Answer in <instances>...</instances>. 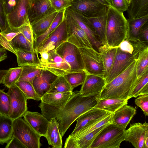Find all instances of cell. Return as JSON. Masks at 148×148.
Returning <instances> with one entry per match:
<instances>
[{
    "label": "cell",
    "mask_w": 148,
    "mask_h": 148,
    "mask_svg": "<svg viewBox=\"0 0 148 148\" xmlns=\"http://www.w3.org/2000/svg\"><path fill=\"white\" fill-rule=\"evenodd\" d=\"M97 103L96 96H83L79 91L73 92L66 103L55 107L41 101L38 106L41 114L49 121L55 118L63 136L71 125L82 114L94 108Z\"/></svg>",
    "instance_id": "6da1fadb"
},
{
    "label": "cell",
    "mask_w": 148,
    "mask_h": 148,
    "mask_svg": "<svg viewBox=\"0 0 148 148\" xmlns=\"http://www.w3.org/2000/svg\"><path fill=\"white\" fill-rule=\"evenodd\" d=\"M135 60L123 72L105 84L98 99H120L128 100L139 79L137 77Z\"/></svg>",
    "instance_id": "7a4b0ae2"
},
{
    "label": "cell",
    "mask_w": 148,
    "mask_h": 148,
    "mask_svg": "<svg viewBox=\"0 0 148 148\" xmlns=\"http://www.w3.org/2000/svg\"><path fill=\"white\" fill-rule=\"evenodd\" d=\"M128 27L123 13L110 6L107 13L106 31V44L110 47H117L127 39Z\"/></svg>",
    "instance_id": "3957f363"
},
{
    "label": "cell",
    "mask_w": 148,
    "mask_h": 148,
    "mask_svg": "<svg viewBox=\"0 0 148 148\" xmlns=\"http://www.w3.org/2000/svg\"><path fill=\"white\" fill-rule=\"evenodd\" d=\"M125 129L112 123L108 124L100 132L90 148H119L125 140Z\"/></svg>",
    "instance_id": "277c9868"
},
{
    "label": "cell",
    "mask_w": 148,
    "mask_h": 148,
    "mask_svg": "<svg viewBox=\"0 0 148 148\" xmlns=\"http://www.w3.org/2000/svg\"><path fill=\"white\" fill-rule=\"evenodd\" d=\"M13 136L17 138L26 148H40L42 136L22 117L14 121Z\"/></svg>",
    "instance_id": "5b68a950"
},
{
    "label": "cell",
    "mask_w": 148,
    "mask_h": 148,
    "mask_svg": "<svg viewBox=\"0 0 148 148\" xmlns=\"http://www.w3.org/2000/svg\"><path fill=\"white\" fill-rule=\"evenodd\" d=\"M54 50L70 66L68 73L84 70L83 58L78 47L66 41Z\"/></svg>",
    "instance_id": "8992f818"
},
{
    "label": "cell",
    "mask_w": 148,
    "mask_h": 148,
    "mask_svg": "<svg viewBox=\"0 0 148 148\" xmlns=\"http://www.w3.org/2000/svg\"><path fill=\"white\" fill-rule=\"evenodd\" d=\"M108 0H73L68 8L87 18L96 16L110 6Z\"/></svg>",
    "instance_id": "52a82bcc"
},
{
    "label": "cell",
    "mask_w": 148,
    "mask_h": 148,
    "mask_svg": "<svg viewBox=\"0 0 148 148\" xmlns=\"http://www.w3.org/2000/svg\"><path fill=\"white\" fill-rule=\"evenodd\" d=\"M67 34V41L79 48H92L84 31L66 10L64 13Z\"/></svg>",
    "instance_id": "ba28073f"
},
{
    "label": "cell",
    "mask_w": 148,
    "mask_h": 148,
    "mask_svg": "<svg viewBox=\"0 0 148 148\" xmlns=\"http://www.w3.org/2000/svg\"><path fill=\"white\" fill-rule=\"evenodd\" d=\"M10 108L8 116L13 121L22 117L27 110V99L21 90L15 85L8 88Z\"/></svg>",
    "instance_id": "9c48e42d"
},
{
    "label": "cell",
    "mask_w": 148,
    "mask_h": 148,
    "mask_svg": "<svg viewBox=\"0 0 148 148\" xmlns=\"http://www.w3.org/2000/svg\"><path fill=\"white\" fill-rule=\"evenodd\" d=\"M86 73L104 78V67L100 53L92 48H79Z\"/></svg>",
    "instance_id": "30bf717a"
},
{
    "label": "cell",
    "mask_w": 148,
    "mask_h": 148,
    "mask_svg": "<svg viewBox=\"0 0 148 148\" xmlns=\"http://www.w3.org/2000/svg\"><path fill=\"white\" fill-rule=\"evenodd\" d=\"M67 34L65 18L52 33L40 45L37 49L38 54L42 51L48 52L55 50L67 41Z\"/></svg>",
    "instance_id": "8fae6325"
},
{
    "label": "cell",
    "mask_w": 148,
    "mask_h": 148,
    "mask_svg": "<svg viewBox=\"0 0 148 148\" xmlns=\"http://www.w3.org/2000/svg\"><path fill=\"white\" fill-rule=\"evenodd\" d=\"M56 11L50 0H29L27 15L30 25Z\"/></svg>",
    "instance_id": "7c38bea8"
},
{
    "label": "cell",
    "mask_w": 148,
    "mask_h": 148,
    "mask_svg": "<svg viewBox=\"0 0 148 148\" xmlns=\"http://www.w3.org/2000/svg\"><path fill=\"white\" fill-rule=\"evenodd\" d=\"M135 60L132 54L123 51L117 47L112 67L105 79L106 84L108 83L121 73Z\"/></svg>",
    "instance_id": "4fadbf2b"
},
{
    "label": "cell",
    "mask_w": 148,
    "mask_h": 148,
    "mask_svg": "<svg viewBox=\"0 0 148 148\" xmlns=\"http://www.w3.org/2000/svg\"><path fill=\"white\" fill-rule=\"evenodd\" d=\"M29 0H20L15 8L7 15L11 28H18L24 25H30L27 13Z\"/></svg>",
    "instance_id": "5bb4252c"
},
{
    "label": "cell",
    "mask_w": 148,
    "mask_h": 148,
    "mask_svg": "<svg viewBox=\"0 0 148 148\" xmlns=\"http://www.w3.org/2000/svg\"><path fill=\"white\" fill-rule=\"evenodd\" d=\"M112 113L105 110L94 108L84 113L76 120L77 123L72 136L83 128L99 121Z\"/></svg>",
    "instance_id": "9a60e30c"
},
{
    "label": "cell",
    "mask_w": 148,
    "mask_h": 148,
    "mask_svg": "<svg viewBox=\"0 0 148 148\" xmlns=\"http://www.w3.org/2000/svg\"><path fill=\"white\" fill-rule=\"evenodd\" d=\"M49 57L47 62L40 63L38 66L40 69L47 70L58 76H64L70 69L69 65L54 50L48 51Z\"/></svg>",
    "instance_id": "2e32d148"
},
{
    "label": "cell",
    "mask_w": 148,
    "mask_h": 148,
    "mask_svg": "<svg viewBox=\"0 0 148 148\" xmlns=\"http://www.w3.org/2000/svg\"><path fill=\"white\" fill-rule=\"evenodd\" d=\"M148 134V123H135L131 124L125 131V140L130 143L136 148H144V141Z\"/></svg>",
    "instance_id": "e0dca14e"
},
{
    "label": "cell",
    "mask_w": 148,
    "mask_h": 148,
    "mask_svg": "<svg viewBox=\"0 0 148 148\" xmlns=\"http://www.w3.org/2000/svg\"><path fill=\"white\" fill-rule=\"evenodd\" d=\"M106 84L104 78L86 73L79 92L83 96H97L101 93Z\"/></svg>",
    "instance_id": "ac0fdd59"
},
{
    "label": "cell",
    "mask_w": 148,
    "mask_h": 148,
    "mask_svg": "<svg viewBox=\"0 0 148 148\" xmlns=\"http://www.w3.org/2000/svg\"><path fill=\"white\" fill-rule=\"evenodd\" d=\"M108 8H106L96 16L90 18L84 17L89 27L102 45L106 44V31Z\"/></svg>",
    "instance_id": "d6986e66"
},
{
    "label": "cell",
    "mask_w": 148,
    "mask_h": 148,
    "mask_svg": "<svg viewBox=\"0 0 148 148\" xmlns=\"http://www.w3.org/2000/svg\"><path fill=\"white\" fill-rule=\"evenodd\" d=\"M58 77L47 70L42 69L40 73L35 77L32 84L40 98L47 92L51 85Z\"/></svg>",
    "instance_id": "ffe728a7"
},
{
    "label": "cell",
    "mask_w": 148,
    "mask_h": 148,
    "mask_svg": "<svg viewBox=\"0 0 148 148\" xmlns=\"http://www.w3.org/2000/svg\"><path fill=\"white\" fill-rule=\"evenodd\" d=\"M23 116L35 131L42 136H45L49 121L42 114L27 110Z\"/></svg>",
    "instance_id": "44dd1931"
},
{
    "label": "cell",
    "mask_w": 148,
    "mask_h": 148,
    "mask_svg": "<svg viewBox=\"0 0 148 148\" xmlns=\"http://www.w3.org/2000/svg\"><path fill=\"white\" fill-rule=\"evenodd\" d=\"M127 104L123 106L113 113L112 122L125 129L136 112L135 108Z\"/></svg>",
    "instance_id": "7402d4cb"
},
{
    "label": "cell",
    "mask_w": 148,
    "mask_h": 148,
    "mask_svg": "<svg viewBox=\"0 0 148 148\" xmlns=\"http://www.w3.org/2000/svg\"><path fill=\"white\" fill-rule=\"evenodd\" d=\"M66 10L84 31L90 42L92 48L99 52V48L102 45L89 27L84 17L69 8L66 9Z\"/></svg>",
    "instance_id": "603a6c76"
},
{
    "label": "cell",
    "mask_w": 148,
    "mask_h": 148,
    "mask_svg": "<svg viewBox=\"0 0 148 148\" xmlns=\"http://www.w3.org/2000/svg\"><path fill=\"white\" fill-rule=\"evenodd\" d=\"M45 137L47 139L49 144L53 148L62 147V136L60 132L59 124L55 118H52L49 121Z\"/></svg>",
    "instance_id": "cb8c5ba5"
},
{
    "label": "cell",
    "mask_w": 148,
    "mask_h": 148,
    "mask_svg": "<svg viewBox=\"0 0 148 148\" xmlns=\"http://www.w3.org/2000/svg\"><path fill=\"white\" fill-rule=\"evenodd\" d=\"M117 47H110L107 44L101 45L99 49L101 55L104 67V78L108 76L112 67Z\"/></svg>",
    "instance_id": "d4e9b609"
},
{
    "label": "cell",
    "mask_w": 148,
    "mask_h": 148,
    "mask_svg": "<svg viewBox=\"0 0 148 148\" xmlns=\"http://www.w3.org/2000/svg\"><path fill=\"white\" fill-rule=\"evenodd\" d=\"M128 31L127 39L132 42L138 41L139 32L142 27L148 22V14L136 18H129L127 19Z\"/></svg>",
    "instance_id": "484cf974"
},
{
    "label": "cell",
    "mask_w": 148,
    "mask_h": 148,
    "mask_svg": "<svg viewBox=\"0 0 148 148\" xmlns=\"http://www.w3.org/2000/svg\"><path fill=\"white\" fill-rule=\"evenodd\" d=\"M73 92H47L41 98L40 100L45 103L55 107H60L66 103Z\"/></svg>",
    "instance_id": "4316f807"
},
{
    "label": "cell",
    "mask_w": 148,
    "mask_h": 148,
    "mask_svg": "<svg viewBox=\"0 0 148 148\" xmlns=\"http://www.w3.org/2000/svg\"><path fill=\"white\" fill-rule=\"evenodd\" d=\"M16 56L18 66L21 67L25 64L38 66L40 62V59L37 51H29L21 49L14 48Z\"/></svg>",
    "instance_id": "83f0119b"
},
{
    "label": "cell",
    "mask_w": 148,
    "mask_h": 148,
    "mask_svg": "<svg viewBox=\"0 0 148 148\" xmlns=\"http://www.w3.org/2000/svg\"><path fill=\"white\" fill-rule=\"evenodd\" d=\"M127 11L129 18H136L148 14V0H131Z\"/></svg>",
    "instance_id": "f1b7e54d"
},
{
    "label": "cell",
    "mask_w": 148,
    "mask_h": 148,
    "mask_svg": "<svg viewBox=\"0 0 148 148\" xmlns=\"http://www.w3.org/2000/svg\"><path fill=\"white\" fill-rule=\"evenodd\" d=\"M14 121L8 116L0 117V144L6 143L12 138L13 134Z\"/></svg>",
    "instance_id": "f546056e"
},
{
    "label": "cell",
    "mask_w": 148,
    "mask_h": 148,
    "mask_svg": "<svg viewBox=\"0 0 148 148\" xmlns=\"http://www.w3.org/2000/svg\"><path fill=\"white\" fill-rule=\"evenodd\" d=\"M127 102L128 100L120 99H97V103L94 108L113 113L123 106L127 104Z\"/></svg>",
    "instance_id": "4dcf8cb0"
},
{
    "label": "cell",
    "mask_w": 148,
    "mask_h": 148,
    "mask_svg": "<svg viewBox=\"0 0 148 148\" xmlns=\"http://www.w3.org/2000/svg\"><path fill=\"white\" fill-rule=\"evenodd\" d=\"M65 10L58 12L49 28L44 33L35 39L34 48L37 51L38 47L42 42L47 38L63 21L64 18Z\"/></svg>",
    "instance_id": "1f68e13d"
},
{
    "label": "cell",
    "mask_w": 148,
    "mask_h": 148,
    "mask_svg": "<svg viewBox=\"0 0 148 148\" xmlns=\"http://www.w3.org/2000/svg\"><path fill=\"white\" fill-rule=\"evenodd\" d=\"M58 12H54L31 25L35 39L49 28Z\"/></svg>",
    "instance_id": "d6a6232c"
},
{
    "label": "cell",
    "mask_w": 148,
    "mask_h": 148,
    "mask_svg": "<svg viewBox=\"0 0 148 148\" xmlns=\"http://www.w3.org/2000/svg\"><path fill=\"white\" fill-rule=\"evenodd\" d=\"M108 124L78 138H73L70 136L75 144L76 148H90L97 136Z\"/></svg>",
    "instance_id": "836d02e7"
},
{
    "label": "cell",
    "mask_w": 148,
    "mask_h": 148,
    "mask_svg": "<svg viewBox=\"0 0 148 148\" xmlns=\"http://www.w3.org/2000/svg\"><path fill=\"white\" fill-rule=\"evenodd\" d=\"M136 60V76L139 79L145 71L148 69V46H145L140 50Z\"/></svg>",
    "instance_id": "e575fe53"
},
{
    "label": "cell",
    "mask_w": 148,
    "mask_h": 148,
    "mask_svg": "<svg viewBox=\"0 0 148 148\" xmlns=\"http://www.w3.org/2000/svg\"><path fill=\"white\" fill-rule=\"evenodd\" d=\"M148 94V69L145 72L139 80L131 94V98Z\"/></svg>",
    "instance_id": "d590c367"
},
{
    "label": "cell",
    "mask_w": 148,
    "mask_h": 148,
    "mask_svg": "<svg viewBox=\"0 0 148 148\" xmlns=\"http://www.w3.org/2000/svg\"><path fill=\"white\" fill-rule=\"evenodd\" d=\"M71 87L64 76H58L51 85L47 93L73 92Z\"/></svg>",
    "instance_id": "8d00e7d4"
},
{
    "label": "cell",
    "mask_w": 148,
    "mask_h": 148,
    "mask_svg": "<svg viewBox=\"0 0 148 148\" xmlns=\"http://www.w3.org/2000/svg\"><path fill=\"white\" fill-rule=\"evenodd\" d=\"M113 113L109 115L102 120L84 127L79 131L72 136L73 138H77L97 129L101 126L108 123H112Z\"/></svg>",
    "instance_id": "74e56055"
},
{
    "label": "cell",
    "mask_w": 148,
    "mask_h": 148,
    "mask_svg": "<svg viewBox=\"0 0 148 148\" xmlns=\"http://www.w3.org/2000/svg\"><path fill=\"white\" fill-rule=\"evenodd\" d=\"M22 73L18 81L29 82L32 84L35 77L40 73L42 69L38 66L25 64L21 66Z\"/></svg>",
    "instance_id": "f35d334b"
},
{
    "label": "cell",
    "mask_w": 148,
    "mask_h": 148,
    "mask_svg": "<svg viewBox=\"0 0 148 148\" xmlns=\"http://www.w3.org/2000/svg\"><path fill=\"white\" fill-rule=\"evenodd\" d=\"M22 70L21 67L11 68L8 69L4 77L2 84L8 88L15 85L20 77Z\"/></svg>",
    "instance_id": "ab89813d"
},
{
    "label": "cell",
    "mask_w": 148,
    "mask_h": 148,
    "mask_svg": "<svg viewBox=\"0 0 148 148\" xmlns=\"http://www.w3.org/2000/svg\"><path fill=\"white\" fill-rule=\"evenodd\" d=\"M15 85L21 90L27 99H31L38 101L41 98L36 92L32 84L24 81H18Z\"/></svg>",
    "instance_id": "60d3db41"
},
{
    "label": "cell",
    "mask_w": 148,
    "mask_h": 148,
    "mask_svg": "<svg viewBox=\"0 0 148 148\" xmlns=\"http://www.w3.org/2000/svg\"><path fill=\"white\" fill-rule=\"evenodd\" d=\"M10 42L14 48L29 51H35L34 46L21 33L16 35Z\"/></svg>",
    "instance_id": "b9f144b4"
},
{
    "label": "cell",
    "mask_w": 148,
    "mask_h": 148,
    "mask_svg": "<svg viewBox=\"0 0 148 148\" xmlns=\"http://www.w3.org/2000/svg\"><path fill=\"white\" fill-rule=\"evenodd\" d=\"M86 75L84 71L74 73H68L64 76L73 89L84 82Z\"/></svg>",
    "instance_id": "7bdbcfd3"
},
{
    "label": "cell",
    "mask_w": 148,
    "mask_h": 148,
    "mask_svg": "<svg viewBox=\"0 0 148 148\" xmlns=\"http://www.w3.org/2000/svg\"><path fill=\"white\" fill-rule=\"evenodd\" d=\"M10 108V97L8 92L0 89V114L8 116Z\"/></svg>",
    "instance_id": "ee69618b"
},
{
    "label": "cell",
    "mask_w": 148,
    "mask_h": 148,
    "mask_svg": "<svg viewBox=\"0 0 148 148\" xmlns=\"http://www.w3.org/2000/svg\"><path fill=\"white\" fill-rule=\"evenodd\" d=\"M11 29L8 21L7 15L4 8L3 0H0V29L4 33Z\"/></svg>",
    "instance_id": "f6af8a7d"
},
{
    "label": "cell",
    "mask_w": 148,
    "mask_h": 148,
    "mask_svg": "<svg viewBox=\"0 0 148 148\" xmlns=\"http://www.w3.org/2000/svg\"><path fill=\"white\" fill-rule=\"evenodd\" d=\"M136 104L140 107L145 116L148 115V94L140 95L135 100Z\"/></svg>",
    "instance_id": "bcb514c9"
},
{
    "label": "cell",
    "mask_w": 148,
    "mask_h": 148,
    "mask_svg": "<svg viewBox=\"0 0 148 148\" xmlns=\"http://www.w3.org/2000/svg\"><path fill=\"white\" fill-rule=\"evenodd\" d=\"M110 6L121 12L127 11L129 5L127 0H108Z\"/></svg>",
    "instance_id": "7dc6e473"
},
{
    "label": "cell",
    "mask_w": 148,
    "mask_h": 148,
    "mask_svg": "<svg viewBox=\"0 0 148 148\" xmlns=\"http://www.w3.org/2000/svg\"><path fill=\"white\" fill-rule=\"evenodd\" d=\"M18 31L22 33L34 47L35 38L31 25H24L18 28Z\"/></svg>",
    "instance_id": "c3c4849f"
},
{
    "label": "cell",
    "mask_w": 148,
    "mask_h": 148,
    "mask_svg": "<svg viewBox=\"0 0 148 148\" xmlns=\"http://www.w3.org/2000/svg\"><path fill=\"white\" fill-rule=\"evenodd\" d=\"M53 8L57 12L65 10L71 6V2L67 0H50Z\"/></svg>",
    "instance_id": "681fc988"
},
{
    "label": "cell",
    "mask_w": 148,
    "mask_h": 148,
    "mask_svg": "<svg viewBox=\"0 0 148 148\" xmlns=\"http://www.w3.org/2000/svg\"><path fill=\"white\" fill-rule=\"evenodd\" d=\"M138 41L148 46V23L144 24L140 29L138 34Z\"/></svg>",
    "instance_id": "f907efd6"
},
{
    "label": "cell",
    "mask_w": 148,
    "mask_h": 148,
    "mask_svg": "<svg viewBox=\"0 0 148 148\" xmlns=\"http://www.w3.org/2000/svg\"><path fill=\"white\" fill-rule=\"evenodd\" d=\"M20 0H3V6L7 15L15 8Z\"/></svg>",
    "instance_id": "816d5d0a"
},
{
    "label": "cell",
    "mask_w": 148,
    "mask_h": 148,
    "mask_svg": "<svg viewBox=\"0 0 148 148\" xmlns=\"http://www.w3.org/2000/svg\"><path fill=\"white\" fill-rule=\"evenodd\" d=\"M5 148H26L25 146L17 138L13 136L6 143Z\"/></svg>",
    "instance_id": "f5cc1de1"
},
{
    "label": "cell",
    "mask_w": 148,
    "mask_h": 148,
    "mask_svg": "<svg viewBox=\"0 0 148 148\" xmlns=\"http://www.w3.org/2000/svg\"><path fill=\"white\" fill-rule=\"evenodd\" d=\"M118 47L123 51L132 54L134 50L133 45L127 39L123 41Z\"/></svg>",
    "instance_id": "db71d44e"
},
{
    "label": "cell",
    "mask_w": 148,
    "mask_h": 148,
    "mask_svg": "<svg viewBox=\"0 0 148 148\" xmlns=\"http://www.w3.org/2000/svg\"><path fill=\"white\" fill-rule=\"evenodd\" d=\"M0 45L3 47L6 51L12 52L16 55L15 51L11 45L9 41H8L0 32Z\"/></svg>",
    "instance_id": "11a10c76"
},
{
    "label": "cell",
    "mask_w": 148,
    "mask_h": 148,
    "mask_svg": "<svg viewBox=\"0 0 148 148\" xmlns=\"http://www.w3.org/2000/svg\"><path fill=\"white\" fill-rule=\"evenodd\" d=\"M1 33L8 41L10 42L21 33L18 31V28H11L8 31Z\"/></svg>",
    "instance_id": "9f6ffc18"
},
{
    "label": "cell",
    "mask_w": 148,
    "mask_h": 148,
    "mask_svg": "<svg viewBox=\"0 0 148 148\" xmlns=\"http://www.w3.org/2000/svg\"><path fill=\"white\" fill-rule=\"evenodd\" d=\"M39 54L40 55L41 57L40 59V63H46L49 58V54L48 52L42 51L39 53Z\"/></svg>",
    "instance_id": "6f0895ef"
},
{
    "label": "cell",
    "mask_w": 148,
    "mask_h": 148,
    "mask_svg": "<svg viewBox=\"0 0 148 148\" xmlns=\"http://www.w3.org/2000/svg\"><path fill=\"white\" fill-rule=\"evenodd\" d=\"M7 57L6 50L0 45V62L6 59Z\"/></svg>",
    "instance_id": "680465c9"
},
{
    "label": "cell",
    "mask_w": 148,
    "mask_h": 148,
    "mask_svg": "<svg viewBox=\"0 0 148 148\" xmlns=\"http://www.w3.org/2000/svg\"><path fill=\"white\" fill-rule=\"evenodd\" d=\"M8 71V69L6 70H0V84L2 83L4 77Z\"/></svg>",
    "instance_id": "91938a15"
},
{
    "label": "cell",
    "mask_w": 148,
    "mask_h": 148,
    "mask_svg": "<svg viewBox=\"0 0 148 148\" xmlns=\"http://www.w3.org/2000/svg\"><path fill=\"white\" fill-rule=\"evenodd\" d=\"M148 148V134H147L145 138L144 141V148Z\"/></svg>",
    "instance_id": "94428289"
},
{
    "label": "cell",
    "mask_w": 148,
    "mask_h": 148,
    "mask_svg": "<svg viewBox=\"0 0 148 148\" xmlns=\"http://www.w3.org/2000/svg\"><path fill=\"white\" fill-rule=\"evenodd\" d=\"M131 0H127V3L129 5V6L130 5V4L131 3Z\"/></svg>",
    "instance_id": "6125c7cd"
},
{
    "label": "cell",
    "mask_w": 148,
    "mask_h": 148,
    "mask_svg": "<svg viewBox=\"0 0 148 148\" xmlns=\"http://www.w3.org/2000/svg\"><path fill=\"white\" fill-rule=\"evenodd\" d=\"M69 0V1H70L71 2L73 0Z\"/></svg>",
    "instance_id": "be15d7a7"
},
{
    "label": "cell",
    "mask_w": 148,
    "mask_h": 148,
    "mask_svg": "<svg viewBox=\"0 0 148 148\" xmlns=\"http://www.w3.org/2000/svg\"><path fill=\"white\" fill-rule=\"evenodd\" d=\"M1 116V115L0 114V117Z\"/></svg>",
    "instance_id": "e7e4bbea"
},
{
    "label": "cell",
    "mask_w": 148,
    "mask_h": 148,
    "mask_svg": "<svg viewBox=\"0 0 148 148\" xmlns=\"http://www.w3.org/2000/svg\"></svg>",
    "instance_id": "03108f58"
}]
</instances>
